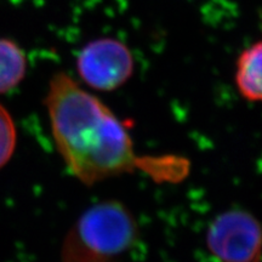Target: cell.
Instances as JSON below:
<instances>
[{"label": "cell", "instance_id": "cell-1", "mask_svg": "<svg viewBox=\"0 0 262 262\" xmlns=\"http://www.w3.org/2000/svg\"><path fill=\"white\" fill-rule=\"evenodd\" d=\"M45 104L58 153L84 185L137 171L159 183L180 182L188 175L191 164L183 157L137 155L124 123L66 73L51 78Z\"/></svg>", "mask_w": 262, "mask_h": 262}, {"label": "cell", "instance_id": "cell-2", "mask_svg": "<svg viewBox=\"0 0 262 262\" xmlns=\"http://www.w3.org/2000/svg\"><path fill=\"white\" fill-rule=\"evenodd\" d=\"M139 234L135 216L124 203L116 199L96 203L68 231L61 262H120Z\"/></svg>", "mask_w": 262, "mask_h": 262}, {"label": "cell", "instance_id": "cell-3", "mask_svg": "<svg viewBox=\"0 0 262 262\" xmlns=\"http://www.w3.org/2000/svg\"><path fill=\"white\" fill-rule=\"evenodd\" d=\"M205 244L215 262H262V226L245 210L224 211L209 225Z\"/></svg>", "mask_w": 262, "mask_h": 262}, {"label": "cell", "instance_id": "cell-4", "mask_svg": "<svg viewBox=\"0 0 262 262\" xmlns=\"http://www.w3.org/2000/svg\"><path fill=\"white\" fill-rule=\"evenodd\" d=\"M77 70L90 88L112 91L131 78L134 57L126 45L117 39H95L81 49L77 58Z\"/></svg>", "mask_w": 262, "mask_h": 262}, {"label": "cell", "instance_id": "cell-5", "mask_svg": "<svg viewBox=\"0 0 262 262\" xmlns=\"http://www.w3.org/2000/svg\"><path fill=\"white\" fill-rule=\"evenodd\" d=\"M235 83L245 100L262 102V41L255 42L241 54Z\"/></svg>", "mask_w": 262, "mask_h": 262}, {"label": "cell", "instance_id": "cell-6", "mask_svg": "<svg viewBox=\"0 0 262 262\" xmlns=\"http://www.w3.org/2000/svg\"><path fill=\"white\" fill-rule=\"evenodd\" d=\"M26 70L24 51L14 41L0 39V94L17 86L25 78Z\"/></svg>", "mask_w": 262, "mask_h": 262}, {"label": "cell", "instance_id": "cell-7", "mask_svg": "<svg viewBox=\"0 0 262 262\" xmlns=\"http://www.w3.org/2000/svg\"><path fill=\"white\" fill-rule=\"evenodd\" d=\"M16 147V129L8 111L0 104V169L9 162Z\"/></svg>", "mask_w": 262, "mask_h": 262}]
</instances>
